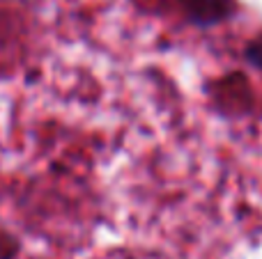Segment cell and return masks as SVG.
Segmentation results:
<instances>
[{
  "mask_svg": "<svg viewBox=\"0 0 262 259\" xmlns=\"http://www.w3.org/2000/svg\"><path fill=\"white\" fill-rule=\"evenodd\" d=\"M189 14L198 23H214L232 12L230 0H184Z\"/></svg>",
  "mask_w": 262,
  "mask_h": 259,
  "instance_id": "1",
  "label": "cell"
},
{
  "mask_svg": "<svg viewBox=\"0 0 262 259\" xmlns=\"http://www.w3.org/2000/svg\"><path fill=\"white\" fill-rule=\"evenodd\" d=\"M249 60L251 62H255L258 64V67L262 69V37L258 41H253V44H251V48H249Z\"/></svg>",
  "mask_w": 262,
  "mask_h": 259,
  "instance_id": "2",
  "label": "cell"
}]
</instances>
